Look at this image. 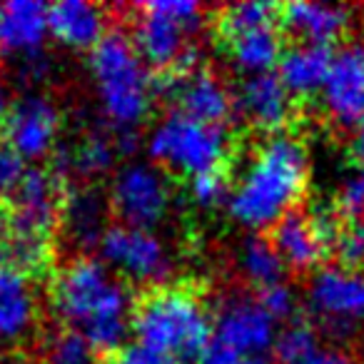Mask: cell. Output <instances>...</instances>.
<instances>
[{"instance_id": "obj_17", "label": "cell", "mask_w": 364, "mask_h": 364, "mask_svg": "<svg viewBox=\"0 0 364 364\" xmlns=\"http://www.w3.org/2000/svg\"><path fill=\"white\" fill-rule=\"evenodd\" d=\"M269 242L277 250L284 269H292L299 274L317 272L322 259L329 255V245L314 215L299 208L287 213L269 230Z\"/></svg>"}, {"instance_id": "obj_23", "label": "cell", "mask_w": 364, "mask_h": 364, "mask_svg": "<svg viewBox=\"0 0 364 364\" xmlns=\"http://www.w3.org/2000/svg\"><path fill=\"white\" fill-rule=\"evenodd\" d=\"M228 53L230 63L245 75H262V73H274L279 58L284 53L282 33L279 28H259L242 36L220 41Z\"/></svg>"}, {"instance_id": "obj_40", "label": "cell", "mask_w": 364, "mask_h": 364, "mask_svg": "<svg viewBox=\"0 0 364 364\" xmlns=\"http://www.w3.org/2000/svg\"><path fill=\"white\" fill-rule=\"evenodd\" d=\"M13 364H18V362H13Z\"/></svg>"}, {"instance_id": "obj_31", "label": "cell", "mask_w": 364, "mask_h": 364, "mask_svg": "<svg viewBox=\"0 0 364 364\" xmlns=\"http://www.w3.org/2000/svg\"><path fill=\"white\" fill-rule=\"evenodd\" d=\"M230 193H232V182L228 170L208 172L190 180V195L200 208H218L220 203H228Z\"/></svg>"}, {"instance_id": "obj_8", "label": "cell", "mask_w": 364, "mask_h": 364, "mask_svg": "<svg viewBox=\"0 0 364 364\" xmlns=\"http://www.w3.org/2000/svg\"><path fill=\"white\" fill-rule=\"evenodd\" d=\"M155 92L170 102L172 112L208 125L228 127L230 117L235 115L232 90L208 68L185 65L162 73L160 80H155Z\"/></svg>"}, {"instance_id": "obj_37", "label": "cell", "mask_w": 364, "mask_h": 364, "mask_svg": "<svg viewBox=\"0 0 364 364\" xmlns=\"http://www.w3.org/2000/svg\"><path fill=\"white\" fill-rule=\"evenodd\" d=\"M352 155L357 160L359 170H364V120H359L352 132Z\"/></svg>"}, {"instance_id": "obj_27", "label": "cell", "mask_w": 364, "mask_h": 364, "mask_svg": "<svg viewBox=\"0 0 364 364\" xmlns=\"http://www.w3.org/2000/svg\"><path fill=\"white\" fill-rule=\"evenodd\" d=\"M319 347L322 344L317 339V329L304 319H292L282 332H277L272 352L279 364H297Z\"/></svg>"}, {"instance_id": "obj_26", "label": "cell", "mask_w": 364, "mask_h": 364, "mask_svg": "<svg viewBox=\"0 0 364 364\" xmlns=\"http://www.w3.org/2000/svg\"><path fill=\"white\" fill-rule=\"evenodd\" d=\"M41 364H105V357L80 332L63 327L43 342Z\"/></svg>"}, {"instance_id": "obj_19", "label": "cell", "mask_w": 364, "mask_h": 364, "mask_svg": "<svg viewBox=\"0 0 364 364\" xmlns=\"http://www.w3.org/2000/svg\"><path fill=\"white\" fill-rule=\"evenodd\" d=\"M48 28V6L36 0H11L0 6V50L6 55L33 60L41 55Z\"/></svg>"}, {"instance_id": "obj_15", "label": "cell", "mask_w": 364, "mask_h": 364, "mask_svg": "<svg viewBox=\"0 0 364 364\" xmlns=\"http://www.w3.org/2000/svg\"><path fill=\"white\" fill-rule=\"evenodd\" d=\"M235 115H242L252 127L279 135L294 120V97L279 82L277 73L245 75L232 92Z\"/></svg>"}, {"instance_id": "obj_34", "label": "cell", "mask_w": 364, "mask_h": 364, "mask_svg": "<svg viewBox=\"0 0 364 364\" xmlns=\"http://www.w3.org/2000/svg\"><path fill=\"white\" fill-rule=\"evenodd\" d=\"M105 364H180L175 357L160 352V349H152L142 342H127L125 347H120L115 354L107 357Z\"/></svg>"}, {"instance_id": "obj_35", "label": "cell", "mask_w": 364, "mask_h": 364, "mask_svg": "<svg viewBox=\"0 0 364 364\" xmlns=\"http://www.w3.org/2000/svg\"><path fill=\"white\" fill-rule=\"evenodd\" d=\"M297 364H354L349 354H344L342 349H329V347H319L314 349L309 357H304L302 362Z\"/></svg>"}, {"instance_id": "obj_29", "label": "cell", "mask_w": 364, "mask_h": 364, "mask_svg": "<svg viewBox=\"0 0 364 364\" xmlns=\"http://www.w3.org/2000/svg\"><path fill=\"white\" fill-rule=\"evenodd\" d=\"M332 210L342 223H364V170L349 172L339 182Z\"/></svg>"}, {"instance_id": "obj_32", "label": "cell", "mask_w": 364, "mask_h": 364, "mask_svg": "<svg viewBox=\"0 0 364 364\" xmlns=\"http://www.w3.org/2000/svg\"><path fill=\"white\" fill-rule=\"evenodd\" d=\"M28 170H31L28 162L8 142L0 140V203H8L16 195L21 182L26 180Z\"/></svg>"}, {"instance_id": "obj_2", "label": "cell", "mask_w": 364, "mask_h": 364, "mask_svg": "<svg viewBox=\"0 0 364 364\" xmlns=\"http://www.w3.org/2000/svg\"><path fill=\"white\" fill-rule=\"evenodd\" d=\"M309 155L297 137L269 135L232 185L228 210L250 230H272L307 193Z\"/></svg>"}, {"instance_id": "obj_25", "label": "cell", "mask_w": 364, "mask_h": 364, "mask_svg": "<svg viewBox=\"0 0 364 364\" xmlns=\"http://www.w3.org/2000/svg\"><path fill=\"white\" fill-rule=\"evenodd\" d=\"M215 28H218L220 41H228V38L242 36L250 31H259V28H279V6L257 3V0L225 6L215 16Z\"/></svg>"}, {"instance_id": "obj_18", "label": "cell", "mask_w": 364, "mask_h": 364, "mask_svg": "<svg viewBox=\"0 0 364 364\" xmlns=\"http://www.w3.org/2000/svg\"><path fill=\"white\" fill-rule=\"evenodd\" d=\"M107 215L110 203L97 188L77 185L73 190H65L60 210V223L58 230L65 235L68 242H73L77 250H97L102 235L107 232Z\"/></svg>"}, {"instance_id": "obj_7", "label": "cell", "mask_w": 364, "mask_h": 364, "mask_svg": "<svg viewBox=\"0 0 364 364\" xmlns=\"http://www.w3.org/2000/svg\"><path fill=\"white\" fill-rule=\"evenodd\" d=\"M107 203L120 225L152 230L172 208L170 177L152 162H127L112 177Z\"/></svg>"}, {"instance_id": "obj_24", "label": "cell", "mask_w": 364, "mask_h": 364, "mask_svg": "<svg viewBox=\"0 0 364 364\" xmlns=\"http://www.w3.org/2000/svg\"><path fill=\"white\" fill-rule=\"evenodd\" d=\"M240 269H242L245 279H247L252 287L264 289L272 287L277 282H284V264L279 259L274 245L269 242V237L262 235H250L247 240L240 247Z\"/></svg>"}, {"instance_id": "obj_3", "label": "cell", "mask_w": 364, "mask_h": 364, "mask_svg": "<svg viewBox=\"0 0 364 364\" xmlns=\"http://www.w3.org/2000/svg\"><path fill=\"white\" fill-rule=\"evenodd\" d=\"M130 334L180 364H200L213 339V312L190 287L157 284L135 299Z\"/></svg>"}, {"instance_id": "obj_38", "label": "cell", "mask_w": 364, "mask_h": 364, "mask_svg": "<svg viewBox=\"0 0 364 364\" xmlns=\"http://www.w3.org/2000/svg\"><path fill=\"white\" fill-rule=\"evenodd\" d=\"M8 110H11V97H8L6 87L0 85V132H3V125H6Z\"/></svg>"}, {"instance_id": "obj_20", "label": "cell", "mask_w": 364, "mask_h": 364, "mask_svg": "<svg viewBox=\"0 0 364 364\" xmlns=\"http://www.w3.org/2000/svg\"><path fill=\"white\" fill-rule=\"evenodd\" d=\"M349 11L342 6H324V3H302L294 0L279 6V28L294 43H312V46H329L337 43L347 33Z\"/></svg>"}, {"instance_id": "obj_28", "label": "cell", "mask_w": 364, "mask_h": 364, "mask_svg": "<svg viewBox=\"0 0 364 364\" xmlns=\"http://www.w3.org/2000/svg\"><path fill=\"white\" fill-rule=\"evenodd\" d=\"M117 142L112 140V137L107 135H90L85 137V140L77 145L75 150V167L77 172H82V175L92 177V175H102V172H107L112 167V162H115L117 157Z\"/></svg>"}, {"instance_id": "obj_33", "label": "cell", "mask_w": 364, "mask_h": 364, "mask_svg": "<svg viewBox=\"0 0 364 364\" xmlns=\"http://www.w3.org/2000/svg\"><path fill=\"white\" fill-rule=\"evenodd\" d=\"M257 302L262 309L274 319V322H292L294 312H297V294L287 282H277L272 287H264L257 292Z\"/></svg>"}, {"instance_id": "obj_30", "label": "cell", "mask_w": 364, "mask_h": 364, "mask_svg": "<svg viewBox=\"0 0 364 364\" xmlns=\"http://www.w3.org/2000/svg\"><path fill=\"white\" fill-rule=\"evenodd\" d=\"M337 264L352 272H364V223H342L332 245Z\"/></svg>"}, {"instance_id": "obj_12", "label": "cell", "mask_w": 364, "mask_h": 364, "mask_svg": "<svg viewBox=\"0 0 364 364\" xmlns=\"http://www.w3.org/2000/svg\"><path fill=\"white\" fill-rule=\"evenodd\" d=\"M307 302L329 332H352L364 322V272H352L339 264L319 267L307 287Z\"/></svg>"}, {"instance_id": "obj_39", "label": "cell", "mask_w": 364, "mask_h": 364, "mask_svg": "<svg viewBox=\"0 0 364 364\" xmlns=\"http://www.w3.org/2000/svg\"><path fill=\"white\" fill-rule=\"evenodd\" d=\"M240 364H267V359H245V362Z\"/></svg>"}, {"instance_id": "obj_4", "label": "cell", "mask_w": 364, "mask_h": 364, "mask_svg": "<svg viewBox=\"0 0 364 364\" xmlns=\"http://www.w3.org/2000/svg\"><path fill=\"white\" fill-rule=\"evenodd\" d=\"M90 73L105 117L115 130H135L147 120L155 102V80L130 36L107 31L90 50Z\"/></svg>"}, {"instance_id": "obj_10", "label": "cell", "mask_w": 364, "mask_h": 364, "mask_svg": "<svg viewBox=\"0 0 364 364\" xmlns=\"http://www.w3.org/2000/svg\"><path fill=\"white\" fill-rule=\"evenodd\" d=\"M195 28L188 23L167 16L160 3H145L137 8L135 26H132L130 41L137 55L142 58L150 73H170L185 65H198L195 50L190 48L188 36Z\"/></svg>"}, {"instance_id": "obj_1", "label": "cell", "mask_w": 364, "mask_h": 364, "mask_svg": "<svg viewBox=\"0 0 364 364\" xmlns=\"http://www.w3.org/2000/svg\"><path fill=\"white\" fill-rule=\"evenodd\" d=\"M50 302L60 322L80 332L105 359L127 344L135 297L102 259L77 255L63 264L53 277Z\"/></svg>"}, {"instance_id": "obj_5", "label": "cell", "mask_w": 364, "mask_h": 364, "mask_svg": "<svg viewBox=\"0 0 364 364\" xmlns=\"http://www.w3.org/2000/svg\"><path fill=\"white\" fill-rule=\"evenodd\" d=\"M147 152L152 165L193 180L208 172L228 170L232 157L230 127L208 125L180 112L162 117L150 132Z\"/></svg>"}, {"instance_id": "obj_22", "label": "cell", "mask_w": 364, "mask_h": 364, "mask_svg": "<svg viewBox=\"0 0 364 364\" xmlns=\"http://www.w3.org/2000/svg\"><path fill=\"white\" fill-rule=\"evenodd\" d=\"M334 48L312 46V43H294L284 48L277 63V77L294 100L319 95L332 65Z\"/></svg>"}, {"instance_id": "obj_11", "label": "cell", "mask_w": 364, "mask_h": 364, "mask_svg": "<svg viewBox=\"0 0 364 364\" xmlns=\"http://www.w3.org/2000/svg\"><path fill=\"white\" fill-rule=\"evenodd\" d=\"M97 252L125 282H160L170 274L167 250L152 230L110 225L97 245Z\"/></svg>"}, {"instance_id": "obj_16", "label": "cell", "mask_w": 364, "mask_h": 364, "mask_svg": "<svg viewBox=\"0 0 364 364\" xmlns=\"http://www.w3.org/2000/svg\"><path fill=\"white\" fill-rule=\"evenodd\" d=\"M38 314L41 299L33 274L13 264H0V344L13 347L26 342L36 329Z\"/></svg>"}, {"instance_id": "obj_14", "label": "cell", "mask_w": 364, "mask_h": 364, "mask_svg": "<svg viewBox=\"0 0 364 364\" xmlns=\"http://www.w3.org/2000/svg\"><path fill=\"white\" fill-rule=\"evenodd\" d=\"M319 97L337 125L357 127L364 120V41H349L334 50Z\"/></svg>"}, {"instance_id": "obj_36", "label": "cell", "mask_w": 364, "mask_h": 364, "mask_svg": "<svg viewBox=\"0 0 364 364\" xmlns=\"http://www.w3.org/2000/svg\"><path fill=\"white\" fill-rule=\"evenodd\" d=\"M8 242H11V215H8V205L0 203V264L6 259Z\"/></svg>"}, {"instance_id": "obj_13", "label": "cell", "mask_w": 364, "mask_h": 364, "mask_svg": "<svg viewBox=\"0 0 364 364\" xmlns=\"http://www.w3.org/2000/svg\"><path fill=\"white\" fill-rule=\"evenodd\" d=\"M60 132V110L41 92H28L11 102L3 142L13 147L26 162L43 160L53 152Z\"/></svg>"}, {"instance_id": "obj_9", "label": "cell", "mask_w": 364, "mask_h": 364, "mask_svg": "<svg viewBox=\"0 0 364 364\" xmlns=\"http://www.w3.org/2000/svg\"><path fill=\"white\" fill-rule=\"evenodd\" d=\"M65 188L63 180L46 167H31L21 188L8 200L11 237L53 245V235L60 223Z\"/></svg>"}, {"instance_id": "obj_6", "label": "cell", "mask_w": 364, "mask_h": 364, "mask_svg": "<svg viewBox=\"0 0 364 364\" xmlns=\"http://www.w3.org/2000/svg\"><path fill=\"white\" fill-rule=\"evenodd\" d=\"M277 342V322L252 297H230L213 314V339L200 364L267 359Z\"/></svg>"}, {"instance_id": "obj_21", "label": "cell", "mask_w": 364, "mask_h": 364, "mask_svg": "<svg viewBox=\"0 0 364 364\" xmlns=\"http://www.w3.org/2000/svg\"><path fill=\"white\" fill-rule=\"evenodd\" d=\"M48 28L60 46L73 50H92L107 36V13L85 0H60L48 6Z\"/></svg>"}]
</instances>
